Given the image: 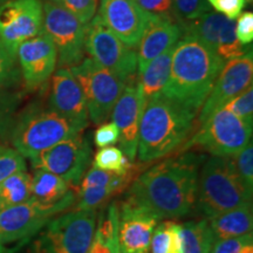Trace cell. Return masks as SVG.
Segmentation results:
<instances>
[{
	"mask_svg": "<svg viewBox=\"0 0 253 253\" xmlns=\"http://www.w3.org/2000/svg\"><path fill=\"white\" fill-rule=\"evenodd\" d=\"M203 158L196 153L167 158L135 177L126 198L160 220L189 216L197 205L198 173Z\"/></svg>",
	"mask_w": 253,
	"mask_h": 253,
	"instance_id": "6da1fadb",
	"label": "cell"
},
{
	"mask_svg": "<svg viewBox=\"0 0 253 253\" xmlns=\"http://www.w3.org/2000/svg\"><path fill=\"white\" fill-rule=\"evenodd\" d=\"M173 46L171 68L161 93L198 114L225 61L192 37Z\"/></svg>",
	"mask_w": 253,
	"mask_h": 253,
	"instance_id": "7a4b0ae2",
	"label": "cell"
},
{
	"mask_svg": "<svg viewBox=\"0 0 253 253\" xmlns=\"http://www.w3.org/2000/svg\"><path fill=\"white\" fill-rule=\"evenodd\" d=\"M197 113L158 93L144 103L138 130L137 157L149 163L181 149L195 126Z\"/></svg>",
	"mask_w": 253,
	"mask_h": 253,
	"instance_id": "3957f363",
	"label": "cell"
},
{
	"mask_svg": "<svg viewBox=\"0 0 253 253\" xmlns=\"http://www.w3.org/2000/svg\"><path fill=\"white\" fill-rule=\"evenodd\" d=\"M246 203H252V191L237 171L232 158H208L199 169L196 209L211 218Z\"/></svg>",
	"mask_w": 253,
	"mask_h": 253,
	"instance_id": "277c9868",
	"label": "cell"
},
{
	"mask_svg": "<svg viewBox=\"0 0 253 253\" xmlns=\"http://www.w3.org/2000/svg\"><path fill=\"white\" fill-rule=\"evenodd\" d=\"M84 128L53 109L32 106L12 126L11 142L24 157L32 158L59 142L81 134Z\"/></svg>",
	"mask_w": 253,
	"mask_h": 253,
	"instance_id": "5b68a950",
	"label": "cell"
},
{
	"mask_svg": "<svg viewBox=\"0 0 253 253\" xmlns=\"http://www.w3.org/2000/svg\"><path fill=\"white\" fill-rule=\"evenodd\" d=\"M96 220V210L66 211L33 236L26 253H87Z\"/></svg>",
	"mask_w": 253,
	"mask_h": 253,
	"instance_id": "8992f818",
	"label": "cell"
},
{
	"mask_svg": "<svg viewBox=\"0 0 253 253\" xmlns=\"http://www.w3.org/2000/svg\"><path fill=\"white\" fill-rule=\"evenodd\" d=\"M251 138L252 126L221 108L199 125L197 132L181 149L197 147L213 156L233 157L251 143Z\"/></svg>",
	"mask_w": 253,
	"mask_h": 253,
	"instance_id": "52a82bcc",
	"label": "cell"
},
{
	"mask_svg": "<svg viewBox=\"0 0 253 253\" xmlns=\"http://www.w3.org/2000/svg\"><path fill=\"white\" fill-rule=\"evenodd\" d=\"M77 202L73 189L53 204H43L30 197L26 202L0 210V240L2 244L27 239L37 235L48 221L61 214Z\"/></svg>",
	"mask_w": 253,
	"mask_h": 253,
	"instance_id": "ba28073f",
	"label": "cell"
},
{
	"mask_svg": "<svg viewBox=\"0 0 253 253\" xmlns=\"http://www.w3.org/2000/svg\"><path fill=\"white\" fill-rule=\"evenodd\" d=\"M69 69L84 90L91 123L106 122L125 89L126 82L90 58H84Z\"/></svg>",
	"mask_w": 253,
	"mask_h": 253,
	"instance_id": "9c48e42d",
	"label": "cell"
},
{
	"mask_svg": "<svg viewBox=\"0 0 253 253\" xmlns=\"http://www.w3.org/2000/svg\"><path fill=\"white\" fill-rule=\"evenodd\" d=\"M84 48L90 59L108 69L126 84L138 79L136 49L126 46L103 24L100 15H95L86 25Z\"/></svg>",
	"mask_w": 253,
	"mask_h": 253,
	"instance_id": "30bf717a",
	"label": "cell"
},
{
	"mask_svg": "<svg viewBox=\"0 0 253 253\" xmlns=\"http://www.w3.org/2000/svg\"><path fill=\"white\" fill-rule=\"evenodd\" d=\"M30 160L34 169L54 173L65 179L73 190H77L91 164V145L87 136L78 134Z\"/></svg>",
	"mask_w": 253,
	"mask_h": 253,
	"instance_id": "8fae6325",
	"label": "cell"
},
{
	"mask_svg": "<svg viewBox=\"0 0 253 253\" xmlns=\"http://www.w3.org/2000/svg\"><path fill=\"white\" fill-rule=\"evenodd\" d=\"M42 7V30L54 43L59 66L72 68L79 65L86 53V25L52 1H46Z\"/></svg>",
	"mask_w": 253,
	"mask_h": 253,
	"instance_id": "7c38bea8",
	"label": "cell"
},
{
	"mask_svg": "<svg viewBox=\"0 0 253 253\" xmlns=\"http://www.w3.org/2000/svg\"><path fill=\"white\" fill-rule=\"evenodd\" d=\"M41 0H8L0 5V40L17 58L19 46L42 32Z\"/></svg>",
	"mask_w": 253,
	"mask_h": 253,
	"instance_id": "4fadbf2b",
	"label": "cell"
},
{
	"mask_svg": "<svg viewBox=\"0 0 253 253\" xmlns=\"http://www.w3.org/2000/svg\"><path fill=\"white\" fill-rule=\"evenodd\" d=\"M253 55L252 49L239 58L225 62L220 74L214 81L207 100L198 112L197 122L202 125L217 110L252 84Z\"/></svg>",
	"mask_w": 253,
	"mask_h": 253,
	"instance_id": "5bb4252c",
	"label": "cell"
},
{
	"mask_svg": "<svg viewBox=\"0 0 253 253\" xmlns=\"http://www.w3.org/2000/svg\"><path fill=\"white\" fill-rule=\"evenodd\" d=\"M100 18L103 24L125 43L136 49L145 30L155 17L136 0H100Z\"/></svg>",
	"mask_w": 253,
	"mask_h": 253,
	"instance_id": "9a60e30c",
	"label": "cell"
},
{
	"mask_svg": "<svg viewBox=\"0 0 253 253\" xmlns=\"http://www.w3.org/2000/svg\"><path fill=\"white\" fill-rule=\"evenodd\" d=\"M21 78L28 90H36L49 80L58 65V52L45 32L25 41L17 50Z\"/></svg>",
	"mask_w": 253,
	"mask_h": 253,
	"instance_id": "2e32d148",
	"label": "cell"
},
{
	"mask_svg": "<svg viewBox=\"0 0 253 253\" xmlns=\"http://www.w3.org/2000/svg\"><path fill=\"white\" fill-rule=\"evenodd\" d=\"M160 219L126 197L119 205L118 242L121 253H150L153 232Z\"/></svg>",
	"mask_w": 253,
	"mask_h": 253,
	"instance_id": "e0dca14e",
	"label": "cell"
},
{
	"mask_svg": "<svg viewBox=\"0 0 253 253\" xmlns=\"http://www.w3.org/2000/svg\"><path fill=\"white\" fill-rule=\"evenodd\" d=\"M143 107L138 80L132 81L126 84L110 115L120 132V149L131 162H135L137 156L138 130Z\"/></svg>",
	"mask_w": 253,
	"mask_h": 253,
	"instance_id": "ac0fdd59",
	"label": "cell"
},
{
	"mask_svg": "<svg viewBox=\"0 0 253 253\" xmlns=\"http://www.w3.org/2000/svg\"><path fill=\"white\" fill-rule=\"evenodd\" d=\"M50 81L48 107L84 129L89 118L84 90L69 68L60 67L53 73Z\"/></svg>",
	"mask_w": 253,
	"mask_h": 253,
	"instance_id": "d6986e66",
	"label": "cell"
},
{
	"mask_svg": "<svg viewBox=\"0 0 253 253\" xmlns=\"http://www.w3.org/2000/svg\"><path fill=\"white\" fill-rule=\"evenodd\" d=\"M181 37V26L171 17H155L145 30L136 52L138 73L143 71L151 60L175 46Z\"/></svg>",
	"mask_w": 253,
	"mask_h": 253,
	"instance_id": "ffe728a7",
	"label": "cell"
},
{
	"mask_svg": "<svg viewBox=\"0 0 253 253\" xmlns=\"http://www.w3.org/2000/svg\"><path fill=\"white\" fill-rule=\"evenodd\" d=\"M208 219L216 242L250 235L253 230L252 203L243 204Z\"/></svg>",
	"mask_w": 253,
	"mask_h": 253,
	"instance_id": "44dd1931",
	"label": "cell"
},
{
	"mask_svg": "<svg viewBox=\"0 0 253 253\" xmlns=\"http://www.w3.org/2000/svg\"><path fill=\"white\" fill-rule=\"evenodd\" d=\"M172 52L173 46L151 60L143 71L138 73V86L144 103L166 87L171 68Z\"/></svg>",
	"mask_w": 253,
	"mask_h": 253,
	"instance_id": "7402d4cb",
	"label": "cell"
},
{
	"mask_svg": "<svg viewBox=\"0 0 253 253\" xmlns=\"http://www.w3.org/2000/svg\"><path fill=\"white\" fill-rule=\"evenodd\" d=\"M226 18L217 12L209 11L201 17L194 19L183 25H179L182 30V36L192 37L201 41L209 49L217 53L218 40L223 25Z\"/></svg>",
	"mask_w": 253,
	"mask_h": 253,
	"instance_id": "603a6c76",
	"label": "cell"
},
{
	"mask_svg": "<svg viewBox=\"0 0 253 253\" xmlns=\"http://www.w3.org/2000/svg\"><path fill=\"white\" fill-rule=\"evenodd\" d=\"M179 238L183 253H210L216 243L208 218L179 224Z\"/></svg>",
	"mask_w": 253,
	"mask_h": 253,
	"instance_id": "cb8c5ba5",
	"label": "cell"
},
{
	"mask_svg": "<svg viewBox=\"0 0 253 253\" xmlns=\"http://www.w3.org/2000/svg\"><path fill=\"white\" fill-rule=\"evenodd\" d=\"M71 189L65 179L45 170L34 169L33 176H31V197L40 203H56L65 197Z\"/></svg>",
	"mask_w": 253,
	"mask_h": 253,
	"instance_id": "d4e9b609",
	"label": "cell"
},
{
	"mask_svg": "<svg viewBox=\"0 0 253 253\" xmlns=\"http://www.w3.org/2000/svg\"><path fill=\"white\" fill-rule=\"evenodd\" d=\"M119 204L113 202L107 209V212L100 216L97 227L87 253H110L113 240L118 235Z\"/></svg>",
	"mask_w": 253,
	"mask_h": 253,
	"instance_id": "484cf974",
	"label": "cell"
},
{
	"mask_svg": "<svg viewBox=\"0 0 253 253\" xmlns=\"http://www.w3.org/2000/svg\"><path fill=\"white\" fill-rule=\"evenodd\" d=\"M31 197V175L20 171L0 182V210L26 202Z\"/></svg>",
	"mask_w": 253,
	"mask_h": 253,
	"instance_id": "4316f807",
	"label": "cell"
},
{
	"mask_svg": "<svg viewBox=\"0 0 253 253\" xmlns=\"http://www.w3.org/2000/svg\"><path fill=\"white\" fill-rule=\"evenodd\" d=\"M150 253H183L178 223L168 219L157 224L151 237Z\"/></svg>",
	"mask_w": 253,
	"mask_h": 253,
	"instance_id": "83f0119b",
	"label": "cell"
},
{
	"mask_svg": "<svg viewBox=\"0 0 253 253\" xmlns=\"http://www.w3.org/2000/svg\"><path fill=\"white\" fill-rule=\"evenodd\" d=\"M93 167L96 169L104 170L119 173V175H126V173L135 170V164L123 154V151L118 147L101 148L95 153L93 161Z\"/></svg>",
	"mask_w": 253,
	"mask_h": 253,
	"instance_id": "f1b7e54d",
	"label": "cell"
},
{
	"mask_svg": "<svg viewBox=\"0 0 253 253\" xmlns=\"http://www.w3.org/2000/svg\"><path fill=\"white\" fill-rule=\"evenodd\" d=\"M135 176V170L126 173V175H119V173L104 171V170L91 168L88 169L84 176L82 177L78 191H82L86 189L94 188H106V186H119L123 190L130 184Z\"/></svg>",
	"mask_w": 253,
	"mask_h": 253,
	"instance_id": "f546056e",
	"label": "cell"
},
{
	"mask_svg": "<svg viewBox=\"0 0 253 253\" xmlns=\"http://www.w3.org/2000/svg\"><path fill=\"white\" fill-rule=\"evenodd\" d=\"M235 24V20H230L226 18L223 28H221L219 40H218L217 54L225 62L229 60L239 58V56L246 54L249 50L252 49L251 45H242L237 39Z\"/></svg>",
	"mask_w": 253,
	"mask_h": 253,
	"instance_id": "4dcf8cb0",
	"label": "cell"
},
{
	"mask_svg": "<svg viewBox=\"0 0 253 253\" xmlns=\"http://www.w3.org/2000/svg\"><path fill=\"white\" fill-rule=\"evenodd\" d=\"M170 15L178 25H183L211 11L207 0H170Z\"/></svg>",
	"mask_w": 253,
	"mask_h": 253,
	"instance_id": "1f68e13d",
	"label": "cell"
},
{
	"mask_svg": "<svg viewBox=\"0 0 253 253\" xmlns=\"http://www.w3.org/2000/svg\"><path fill=\"white\" fill-rule=\"evenodd\" d=\"M122 188L119 186H106V188H94L78 191L75 207L73 210H97V208L106 203L113 196L120 194Z\"/></svg>",
	"mask_w": 253,
	"mask_h": 253,
	"instance_id": "d6a6232c",
	"label": "cell"
},
{
	"mask_svg": "<svg viewBox=\"0 0 253 253\" xmlns=\"http://www.w3.org/2000/svg\"><path fill=\"white\" fill-rule=\"evenodd\" d=\"M21 74L17 58L8 52L0 40V88L14 87L20 80Z\"/></svg>",
	"mask_w": 253,
	"mask_h": 253,
	"instance_id": "836d02e7",
	"label": "cell"
},
{
	"mask_svg": "<svg viewBox=\"0 0 253 253\" xmlns=\"http://www.w3.org/2000/svg\"><path fill=\"white\" fill-rule=\"evenodd\" d=\"M224 109L229 110L236 118L242 120L246 125L253 126V87L252 84L243 90L239 95L230 100Z\"/></svg>",
	"mask_w": 253,
	"mask_h": 253,
	"instance_id": "e575fe53",
	"label": "cell"
},
{
	"mask_svg": "<svg viewBox=\"0 0 253 253\" xmlns=\"http://www.w3.org/2000/svg\"><path fill=\"white\" fill-rule=\"evenodd\" d=\"M20 171H26L25 157L14 148L0 144V182Z\"/></svg>",
	"mask_w": 253,
	"mask_h": 253,
	"instance_id": "d590c367",
	"label": "cell"
},
{
	"mask_svg": "<svg viewBox=\"0 0 253 253\" xmlns=\"http://www.w3.org/2000/svg\"><path fill=\"white\" fill-rule=\"evenodd\" d=\"M54 4L61 6L84 25H87L95 17L99 0H50Z\"/></svg>",
	"mask_w": 253,
	"mask_h": 253,
	"instance_id": "8d00e7d4",
	"label": "cell"
},
{
	"mask_svg": "<svg viewBox=\"0 0 253 253\" xmlns=\"http://www.w3.org/2000/svg\"><path fill=\"white\" fill-rule=\"evenodd\" d=\"M210 253H253L252 233L237 238L218 240Z\"/></svg>",
	"mask_w": 253,
	"mask_h": 253,
	"instance_id": "74e56055",
	"label": "cell"
},
{
	"mask_svg": "<svg viewBox=\"0 0 253 253\" xmlns=\"http://www.w3.org/2000/svg\"><path fill=\"white\" fill-rule=\"evenodd\" d=\"M235 163L237 171L246 184V186L253 191V147L252 142L240 151L239 154L231 157Z\"/></svg>",
	"mask_w": 253,
	"mask_h": 253,
	"instance_id": "f35d334b",
	"label": "cell"
},
{
	"mask_svg": "<svg viewBox=\"0 0 253 253\" xmlns=\"http://www.w3.org/2000/svg\"><path fill=\"white\" fill-rule=\"evenodd\" d=\"M210 7L230 20H236L248 5L246 0H207Z\"/></svg>",
	"mask_w": 253,
	"mask_h": 253,
	"instance_id": "ab89813d",
	"label": "cell"
},
{
	"mask_svg": "<svg viewBox=\"0 0 253 253\" xmlns=\"http://www.w3.org/2000/svg\"><path fill=\"white\" fill-rule=\"evenodd\" d=\"M120 132L114 122L101 123L94 132V143L97 148H106L119 143Z\"/></svg>",
	"mask_w": 253,
	"mask_h": 253,
	"instance_id": "60d3db41",
	"label": "cell"
},
{
	"mask_svg": "<svg viewBox=\"0 0 253 253\" xmlns=\"http://www.w3.org/2000/svg\"><path fill=\"white\" fill-rule=\"evenodd\" d=\"M235 24L237 39L242 45L249 46L253 41V13L251 11L243 12Z\"/></svg>",
	"mask_w": 253,
	"mask_h": 253,
	"instance_id": "b9f144b4",
	"label": "cell"
},
{
	"mask_svg": "<svg viewBox=\"0 0 253 253\" xmlns=\"http://www.w3.org/2000/svg\"><path fill=\"white\" fill-rule=\"evenodd\" d=\"M14 104L13 97L4 88H0V135H4L11 128Z\"/></svg>",
	"mask_w": 253,
	"mask_h": 253,
	"instance_id": "7bdbcfd3",
	"label": "cell"
},
{
	"mask_svg": "<svg viewBox=\"0 0 253 253\" xmlns=\"http://www.w3.org/2000/svg\"><path fill=\"white\" fill-rule=\"evenodd\" d=\"M148 13L157 17H171L170 15V0H136Z\"/></svg>",
	"mask_w": 253,
	"mask_h": 253,
	"instance_id": "ee69618b",
	"label": "cell"
},
{
	"mask_svg": "<svg viewBox=\"0 0 253 253\" xmlns=\"http://www.w3.org/2000/svg\"><path fill=\"white\" fill-rule=\"evenodd\" d=\"M110 253H121L120 252V248H119V242H118V235H116L115 238L113 240L112 244V252Z\"/></svg>",
	"mask_w": 253,
	"mask_h": 253,
	"instance_id": "f6af8a7d",
	"label": "cell"
},
{
	"mask_svg": "<svg viewBox=\"0 0 253 253\" xmlns=\"http://www.w3.org/2000/svg\"><path fill=\"white\" fill-rule=\"evenodd\" d=\"M0 253H5L4 244H2V243H1V240H0Z\"/></svg>",
	"mask_w": 253,
	"mask_h": 253,
	"instance_id": "bcb514c9",
	"label": "cell"
},
{
	"mask_svg": "<svg viewBox=\"0 0 253 253\" xmlns=\"http://www.w3.org/2000/svg\"><path fill=\"white\" fill-rule=\"evenodd\" d=\"M6 1H8V0H0V5H2V4H4V2H6Z\"/></svg>",
	"mask_w": 253,
	"mask_h": 253,
	"instance_id": "7dc6e473",
	"label": "cell"
},
{
	"mask_svg": "<svg viewBox=\"0 0 253 253\" xmlns=\"http://www.w3.org/2000/svg\"><path fill=\"white\" fill-rule=\"evenodd\" d=\"M246 1L250 2V4H252V1H253V0H246Z\"/></svg>",
	"mask_w": 253,
	"mask_h": 253,
	"instance_id": "c3c4849f",
	"label": "cell"
}]
</instances>
